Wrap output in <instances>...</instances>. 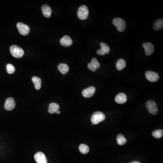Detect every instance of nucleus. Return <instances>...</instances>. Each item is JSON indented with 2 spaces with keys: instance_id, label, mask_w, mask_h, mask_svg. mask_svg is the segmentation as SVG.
<instances>
[{
  "instance_id": "nucleus-1",
  "label": "nucleus",
  "mask_w": 163,
  "mask_h": 163,
  "mask_svg": "<svg viewBox=\"0 0 163 163\" xmlns=\"http://www.w3.org/2000/svg\"><path fill=\"white\" fill-rule=\"evenodd\" d=\"M10 50L11 54L15 58L19 59L21 58L24 55V50L17 45H12L10 47Z\"/></svg>"
},
{
  "instance_id": "nucleus-2",
  "label": "nucleus",
  "mask_w": 163,
  "mask_h": 163,
  "mask_svg": "<svg viewBox=\"0 0 163 163\" xmlns=\"http://www.w3.org/2000/svg\"><path fill=\"white\" fill-rule=\"evenodd\" d=\"M106 118L105 115L101 112H95L91 118V122L92 124L97 125L101 122H103Z\"/></svg>"
},
{
  "instance_id": "nucleus-3",
  "label": "nucleus",
  "mask_w": 163,
  "mask_h": 163,
  "mask_svg": "<svg viewBox=\"0 0 163 163\" xmlns=\"http://www.w3.org/2000/svg\"><path fill=\"white\" fill-rule=\"evenodd\" d=\"M113 25L116 26L117 31L120 32L124 31L126 27V22L123 19L120 18H116L113 20Z\"/></svg>"
},
{
  "instance_id": "nucleus-4",
  "label": "nucleus",
  "mask_w": 163,
  "mask_h": 163,
  "mask_svg": "<svg viewBox=\"0 0 163 163\" xmlns=\"http://www.w3.org/2000/svg\"><path fill=\"white\" fill-rule=\"evenodd\" d=\"M89 15L88 7L85 5H83L79 8L78 16L81 20H85L88 18Z\"/></svg>"
},
{
  "instance_id": "nucleus-5",
  "label": "nucleus",
  "mask_w": 163,
  "mask_h": 163,
  "mask_svg": "<svg viewBox=\"0 0 163 163\" xmlns=\"http://www.w3.org/2000/svg\"><path fill=\"white\" fill-rule=\"evenodd\" d=\"M147 109L149 112L152 115H156L158 112V109L155 102L152 100L148 101L146 104Z\"/></svg>"
},
{
  "instance_id": "nucleus-6",
  "label": "nucleus",
  "mask_w": 163,
  "mask_h": 163,
  "mask_svg": "<svg viewBox=\"0 0 163 163\" xmlns=\"http://www.w3.org/2000/svg\"><path fill=\"white\" fill-rule=\"evenodd\" d=\"M16 26L19 32L22 36H26L30 33V27L27 25H25L22 23H18L17 24Z\"/></svg>"
},
{
  "instance_id": "nucleus-7",
  "label": "nucleus",
  "mask_w": 163,
  "mask_h": 163,
  "mask_svg": "<svg viewBox=\"0 0 163 163\" xmlns=\"http://www.w3.org/2000/svg\"><path fill=\"white\" fill-rule=\"evenodd\" d=\"M145 77L150 82H156L159 79V75L156 72L147 71L145 74Z\"/></svg>"
},
{
  "instance_id": "nucleus-8",
  "label": "nucleus",
  "mask_w": 163,
  "mask_h": 163,
  "mask_svg": "<svg viewBox=\"0 0 163 163\" xmlns=\"http://www.w3.org/2000/svg\"><path fill=\"white\" fill-rule=\"evenodd\" d=\"M16 106V103H15V100L12 97H9L7 98L5 102V109L7 111H11L14 109Z\"/></svg>"
},
{
  "instance_id": "nucleus-9",
  "label": "nucleus",
  "mask_w": 163,
  "mask_h": 163,
  "mask_svg": "<svg viewBox=\"0 0 163 163\" xmlns=\"http://www.w3.org/2000/svg\"><path fill=\"white\" fill-rule=\"evenodd\" d=\"M143 47L145 50V54L147 56L151 55L154 52V46L151 43H144L143 44Z\"/></svg>"
},
{
  "instance_id": "nucleus-10",
  "label": "nucleus",
  "mask_w": 163,
  "mask_h": 163,
  "mask_svg": "<svg viewBox=\"0 0 163 163\" xmlns=\"http://www.w3.org/2000/svg\"><path fill=\"white\" fill-rule=\"evenodd\" d=\"M34 159L37 163H48L47 159L41 152H38L34 155Z\"/></svg>"
},
{
  "instance_id": "nucleus-11",
  "label": "nucleus",
  "mask_w": 163,
  "mask_h": 163,
  "mask_svg": "<svg viewBox=\"0 0 163 163\" xmlns=\"http://www.w3.org/2000/svg\"><path fill=\"white\" fill-rule=\"evenodd\" d=\"M95 92L96 89L94 87H90L83 91L82 94L86 98H89L94 94Z\"/></svg>"
},
{
  "instance_id": "nucleus-12",
  "label": "nucleus",
  "mask_w": 163,
  "mask_h": 163,
  "mask_svg": "<svg viewBox=\"0 0 163 163\" xmlns=\"http://www.w3.org/2000/svg\"><path fill=\"white\" fill-rule=\"evenodd\" d=\"M60 44L61 45L64 47H69L71 46L73 44V40L71 38L68 36H64L60 39Z\"/></svg>"
},
{
  "instance_id": "nucleus-13",
  "label": "nucleus",
  "mask_w": 163,
  "mask_h": 163,
  "mask_svg": "<svg viewBox=\"0 0 163 163\" xmlns=\"http://www.w3.org/2000/svg\"><path fill=\"white\" fill-rule=\"evenodd\" d=\"M127 96L124 93H120L115 97V101L118 104H124L127 101Z\"/></svg>"
},
{
  "instance_id": "nucleus-14",
  "label": "nucleus",
  "mask_w": 163,
  "mask_h": 163,
  "mask_svg": "<svg viewBox=\"0 0 163 163\" xmlns=\"http://www.w3.org/2000/svg\"><path fill=\"white\" fill-rule=\"evenodd\" d=\"M42 11L44 16L46 18H49L52 14V9L48 5H44L42 7Z\"/></svg>"
},
{
  "instance_id": "nucleus-15",
  "label": "nucleus",
  "mask_w": 163,
  "mask_h": 163,
  "mask_svg": "<svg viewBox=\"0 0 163 163\" xmlns=\"http://www.w3.org/2000/svg\"><path fill=\"white\" fill-rule=\"evenodd\" d=\"M59 109V106L56 103H52L49 105V112L50 114L56 113Z\"/></svg>"
},
{
  "instance_id": "nucleus-16",
  "label": "nucleus",
  "mask_w": 163,
  "mask_h": 163,
  "mask_svg": "<svg viewBox=\"0 0 163 163\" xmlns=\"http://www.w3.org/2000/svg\"><path fill=\"white\" fill-rule=\"evenodd\" d=\"M33 83L34 84V87L37 90L40 89L41 87V79L37 77H34L32 79Z\"/></svg>"
},
{
  "instance_id": "nucleus-17",
  "label": "nucleus",
  "mask_w": 163,
  "mask_h": 163,
  "mask_svg": "<svg viewBox=\"0 0 163 163\" xmlns=\"http://www.w3.org/2000/svg\"><path fill=\"white\" fill-rule=\"evenodd\" d=\"M59 71L63 74H65L69 72V68L67 64H60L58 66Z\"/></svg>"
},
{
  "instance_id": "nucleus-18",
  "label": "nucleus",
  "mask_w": 163,
  "mask_h": 163,
  "mask_svg": "<svg viewBox=\"0 0 163 163\" xmlns=\"http://www.w3.org/2000/svg\"><path fill=\"white\" fill-rule=\"evenodd\" d=\"M163 19H159L157 20L154 22V24L153 28L154 30L156 31H159L163 28Z\"/></svg>"
},
{
  "instance_id": "nucleus-19",
  "label": "nucleus",
  "mask_w": 163,
  "mask_h": 163,
  "mask_svg": "<svg viewBox=\"0 0 163 163\" xmlns=\"http://www.w3.org/2000/svg\"><path fill=\"white\" fill-rule=\"evenodd\" d=\"M117 144L120 145H124L127 142V139L125 137L124 135H122V134H119L117 136Z\"/></svg>"
},
{
  "instance_id": "nucleus-20",
  "label": "nucleus",
  "mask_w": 163,
  "mask_h": 163,
  "mask_svg": "<svg viewBox=\"0 0 163 163\" xmlns=\"http://www.w3.org/2000/svg\"><path fill=\"white\" fill-rule=\"evenodd\" d=\"M126 62L123 59H120V60H118V62L117 63V64H116L117 69L119 71H121L122 70L124 69L126 67Z\"/></svg>"
},
{
  "instance_id": "nucleus-21",
  "label": "nucleus",
  "mask_w": 163,
  "mask_h": 163,
  "mask_svg": "<svg viewBox=\"0 0 163 163\" xmlns=\"http://www.w3.org/2000/svg\"><path fill=\"white\" fill-rule=\"evenodd\" d=\"M79 150L80 152L83 154H88L89 151V148L86 144H82L79 147Z\"/></svg>"
},
{
  "instance_id": "nucleus-22",
  "label": "nucleus",
  "mask_w": 163,
  "mask_h": 163,
  "mask_svg": "<svg viewBox=\"0 0 163 163\" xmlns=\"http://www.w3.org/2000/svg\"><path fill=\"white\" fill-rule=\"evenodd\" d=\"M163 135V131L162 130H158L154 131L152 132L153 137L156 138H161Z\"/></svg>"
},
{
  "instance_id": "nucleus-23",
  "label": "nucleus",
  "mask_w": 163,
  "mask_h": 163,
  "mask_svg": "<svg viewBox=\"0 0 163 163\" xmlns=\"http://www.w3.org/2000/svg\"><path fill=\"white\" fill-rule=\"evenodd\" d=\"M101 49L105 52L106 54H108L109 53L110 51V48L109 46L107 44L104 43L103 42H101L100 44Z\"/></svg>"
},
{
  "instance_id": "nucleus-24",
  "label": "nucleus",
  "mask_w": 163,
  "mask_h": 163,
  "mask_svg": "<svg viewBox=\"0 0 163 163\" xmlns=\"http://www.w3.org/2000/svg\"><path fill=\"white\" fill-rule=\"evenodd\" d=\"M7 72L10 74H11L14 73L15 71V68L11 64H9L6 65Z\"/></svg>"
},
{
  "instance_id": "nucleus-25",
  "label": "nucleus",
  "mask_w": 163,
  "mask_h": 163,
  "mask_svg": "<svg viewBox=\"0 0 163 163\" xmlns=\"http://www.w3.org/2000/svg\"><path fill=\"white\" fill-rule=\"evenodd\" d=\"M91 63H92L97 69H99L100 67V64L98 62V60L96 58L92 59Z\"/></svg>"
},
{
  "instance_id": "nucleus-26",
  "label": "nucleus",
  "mask_w": 163,
  "mask_h": 163,
  "mask_svg": "<svg viewBox=\"0 0 163 163\" xmlns=\"http://www.w3.org/2000/svg\"><path fill=\"white\" fill-rule=\"evenodd\" d=\"M88 68L92 72H95L97 69L92 63H89L88 65Z\"/></svg>"
},
{
  "instance_id": "nucleus-27",
  "label": "nucleus",
  "mask_w": 163,
  "mask_h": 163,
  "mask_svg": "<svg viewBox=\"0 0 163 163\" xmlns=\"http://www.w3.org/2000/svg\"><path fill=\"white\" fill-rule=\"evenodd\" d=\"M97 54L98 55H101V56H103V55H104L105 54V52H104V51H103L102 49H100L99 50H97Z\"/></svg>"
},
{
  "instance_id": "nucleus-28",
  "label": "nucleus",
  "mask_w": 163,
  "mask_h": 163,
  "mask_svg": "<svg viewBox=\"0 0 163 163\" xmlns=\"http://www.w3.org/2000/svg\"><path fill=\"white\" fill-rule=\"evenodd\" d=\"M60 112H60V111H59H59H58L57 112H56V113H57V114H60Z\"/></svg>"
},
{
  "instance_id": "nucleus-29",
  "label": "nucleus",
  "mask_w": 163,
  "mask_h": 163,
  "mask_svg": "<svg viewBox=\"0 0 163 163\" xmlns=\"http://www.w3.org/2000/svg\"><path fill=\"white\" fill-rule=\"evenodd\" d=\"M131 163H140V162H137V161H135V162H133Z\"/></svg>"
}]
</instances>
